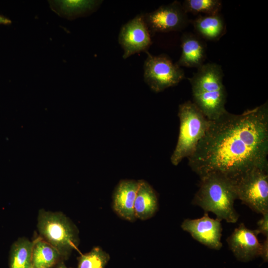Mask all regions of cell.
I'll return each mask as SVG.
<instances>
[{"mask_svg": "<svg viewBox=\"0 0 268 268\" xmlns=\"http://www.w3.org/2000/svg\"><path fill=\"white\" fill-rule=\"evenodd\" d=\"M11 23V21L7 17L0 14V24H9Z\"/></svg>", "mask_w": 268, "mask_h": 268, "instance_id": "603a6c76", "label": "cell"}, {"mask_svg": "<svg viewBox=\"0 0 268 268\" xmlns=\"http://www.w3.org/2000/svg\"><path fill=\"white\" fill-rule=\"evenodd\" d=\"M62 10L59 13L67 17L73 19L85 16L95 11L102 3V0H62L55 1Z\"/></svg>", "mask_w": 268, "mask_h": 268, "instance_id": "ac0fdd59", "label": "cell"}, {"mask_svg": "<svg viewBox=\"0 0 268 268\" xmlns=\"http://www.w3.org/2000/svg\"><path fill=\"white\" fill-rule=\"evenodd\" d=\"M151 35L156 32L180 31L188 24L187 13L178 1L160 6L153 11L143 14Z\"/></svg>", "mask_w": 268, "mask_h": 268, "instance_id": "ba28073f", "label": "cell"}, {"mask_svg": "<svg viewBox=\"0 0 268 268\" xmlns=\"http://www.w3.org/2000/svg\"><path fill=\"white\" fill-rule=\"evenodd\" d=\"M182 6L187 13L215 15L220 11L222 2L219 0H186Z\"/></svg>", "mask_w": 268, "mask_h": 268, "instance_id": "d6986e66", "label": "cell"}, {"mask_svg": "<svg viewBox=\"0 0 268 268\" xmlns=\"http://www.w3.org/2000/svg\"><path fill=\"white\" fill-rule=\"evenodd\" d=\"M138 181L123 180L117 186L113 195V207L122 217L129 221L135 219L134 203Z\"/></svg>", "mask_w": 268, "mask_h": 268, "instance_id": "7c38bea8", "label": "cell"}, {"mask_svg": "<svg viewBox=\"0 0 268 268\" xmlns=\"http://www.w3.org/2000/svg\"><path fill=\"white\" fill-rule=\"evenodd\" d=\"M37 228L42 239L53 246L61 257H67L77 243L76 230L69 219L60 212L40 209Z\"/></svg>", "mask_w": 268, "mask_h": 268, "instance_id": "5b68a950", "label": "cell"}, {"mask_svg": "<svg viewBox=\"0 0 268 268\" xmlns=\"http://www.w3.org/2000/svg\"></svg>", "mask_w": 268, "mask_h": 268, "instance_id": "d4e9b609", "label": "cell"}, {"mask_svg": "<svg viewBox=\"0 0 268 268\" xmlns=\"http://www.w3.org/2000/svg\"><path fill=\"white\" fill-rule=\"evenodd\" d=\"M138 187L134 203L136 218L142 220L152 217L157 209L156 194L152 187L143 180H138Z\"/></svg>", "mask_w": 268, "mask_h": 268, "instance_id": "5bb4252c", "label": "cell"}, {"mask_svg": "<svg viewBox=\"0 0 268 268\" xmlns=\"http://www.w3.org/2000/svg\"><path fill=\"white\" fill-rule=\"evenodd\" d=\"M193 24L198 34L207 40H218L226 31L224 19L219 13L210 15H200L193 21Z\"/></svg>", "mask_w": 268, "mask_h": 268, "instance_id": "9a60e30c", "label": "cell"}, {"mask_svg": "<svg viewBox=\"0 0 268 268\" xmlns=\"http://www.w3.org/2000/svg\"><path fill=\"white\" fill-rule=\"evenodd\" d=\"M221 221L217 218H211L208 213L204 212L200 218L185 219L182 223L181 228L201 244L210 249L219 250L223 246L221 241Z\"/></svg>", "mask_w": 268, "mask_h": 268, "instance_id": "30bf717a", "label": "cell"}, {"mask_svg": "<svg viewBox=\"0 0 268 268\" xmlns=\"http://www.w3.org/2000/svg\"><path fill=\"white\" fill-rule=\"evenodd\" d=\"M268 103L240 114L227 111L210 121L188 159L201 178L219 173L235 180L256 168L268 169Z\"/></svg>", "mask_w": 268, "mask_h": 268, "instance_id": "6da1fadb", "label": "cell"}, {"mask_svg": "<svg viewBox=\"0 0 268 268\" xmlns=\"http://www.w3.org/2000/svg\"><path fill=\"white\" fill-rule=\"evenodd\" d=\"M200 179L192 204L201 207L204 212L214 213L221 221L236 223L239 215L234 208L237 198L234 180L215 173L207 174Z\"/></svg>", "mask_w": 268, "mask_h": 268, "instance_id": "7a4b0ae2", "label": "cell"}, {"mask_svg": "<svg viewBox=\"0 0 268 268\" xmlns=\"http://www.w3.org/2000/svg\"><path fill=\"white\" fill-rule=\"evenodd\" d=\"M61 257L58 252L43 239L34 241L32 254L33 268H53Z\"/></svg>", "mask_w": 268, "mask_h": 268, "instance_id": "2e32d148", "label": "cell"}, {"mask_svg": "<svg viewBox=\"0 0 268 268\" xmlns=\"http://www.w3.org/2000/svg\"><path fill=\"white\" fill-rule=\"evenodd\" d=\"M258 235L255 230L241 223L227 238L229 249L238 261L248 262L259 257L261 243Z\"/></svg>", "mask_w": 268, "mask_h": 268, "instance_id": "8fae6325", "label": "cell"}, {"mask_svg": "<svg viewBox=\"0 0 268 268\" xmlns=\"http://www.w3.org/2000/svg\"><path fill=\"white\" fill-rule=\"evenodd\" d=\"M178 115L180 120L179 133L170 158L171 162L174 166L193 154L204 135L210 121L190 101L179 105Z\"/></svg>", "mask_w": 268, "mask_h": 268, "instance_id": "277c9868", "label": "cell"}, {"mask_svg": "<svg viewBox=\"0 0 268 268\" xmlns=\"http://www.w3.org/2000/svg\"><path fill=\"white\" fill-rule=\"evenodd\" d=\"M143 69L145 82L155 92L175 86L185 78L183 69L165 54L152 56L147 53Z\"/></svg>", "mask_w": 268, "mask_h": 268, "instance_id": "52a82bcc", "label": "cell"}, {"mask_svg": "<svg viewBox=\"0 0 268 268\" xmlns=\"http://www.w3.org/2000/svg\"><path fill=\"white\" fill-rule=\"evenodd\" d=\"M109 258L108 254L96 247L79 258L78 268H105Z\"/></svg>", "mask_w": 268, "mask_h": 268, "instance_id": "ffe728a7", "label": "cell"}, {"mask_svg": "<svg viewBox=\"0 0 268 268\" xmlns=\"http://www.w3.org/2000/svg\"><path fill=\"white\" fill-rule=\"evenodd\" d=\"M151 35L143 13L137 14L123 25L118 36L119 43L124 50L123 58L147 52L152 44Z\"/></svg>", "mask_w": 268, "mask_h": 268, "instance_id": "9c48e42d", "label": "cell"}, {"mask_svg": "<svg viewBox=\"0 0 268 268\" xmlns=\"http://www.w3.org/2000/svg\"><path fill=\"white\" fill-rule=\"evenodd\" d=\"M221 66L207 63L198 68L188 79L191 83L193 102L209 120L218 119L226 110L227 94L223 83Z\"/></svg>", "mask_w": 268, "mask_h": 268, "instance_id": "3957f363", "label": "cell"}, {"mask_svg": "<svg viewBox=\"0 0 268 268\" xmlns=\"http://www.w3.org/2000/svg\"><path fill=\"white\" fill-rule=\"evenodd\" d=\"M265 262L268 261V237L261 243L260 256Z\"/></svg>", "mask_w": 268, "mask_h": 268, "instance_id": "7402d4cb", "label": "cell"}, {"mask_svg": "<svg viewBox=\"0 0 268 268\" xmlns=\"http://www.w3.org/2000/svg\"><path fill=\"white\" fill-rule=\"evenodd\" d=\"M234 181L237 199L257 213L268 212V169H254Z\"/></svg>", "mask_w": 268, "mask_h": 268, "instance_id": "8992f818", "label": "cell"}, {"mask_svg": "<svg viewBox=\"0 0 268 268\" xmlns=\"http://www.w3.org/2000/svg\"><path fill=\"white\" fill-rule=\"evenodd\" d=\"M257 228L255 231L259 235L262 234L268 237V212L262 215V217L257 222Z\"/></svg>", "mask_w": 268, "mask_h": 268, "instance_id": "44dd1931", "label": "cell"}, {"mask_svg": "<svg viewBox=\"0 0 268 268\" xmlns=\"http://www.w3.org/2000/svg\"><path fill=\"white\" fill-rule=\"evenodd\" d=\"M58 268H67L66 266H65L64 265H60Z\"/></svg>", "mask_w": 268, "mask_h": 268, "instance_id": "cb8c5ba5", "label": "cell"}, {"mask_svg": "<svg viewBox=\"0 0 268 268\" xmlns=\"http://www.w3.org/2000/svg\"><path fill=\"white\" fill-rule=\"evenodd\" d=\"M34 242L20 238L11 246L9 253V268H31Z\"/></svg>", "mask_w": 268, "mask_h": 268, "instance_id": "e0dca14e", "label": "cell"}, {"mask_svg": "<svg viewBox=\"0 0 268 268\" xmlns=\"http://www.w3.org/2000/svg\"><path fill=\"white\" fill-rule=\"evenodd\" d=\"M182 53L176 63L179 66L199 68L206 58V44L192 33H184L181 37Z\"/></svg>", "mask_w": 268, "mask_h": 268, "instance_id": "4fadbf2b", "label": "cell"}]
</instances>
